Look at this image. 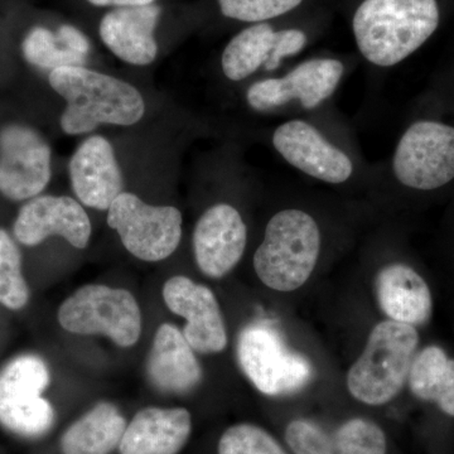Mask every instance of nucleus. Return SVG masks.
<instances>
[{"instance_id": "nucleus-7", "label": "nucleus", "mask_w": 454, "mask_h": 454, "mask_svg": "<svg viewBox=\"0 0 454 454\" xmlns=\"http://www.w3.org/2000/svg\"><path fill=\"white\" fill-rule=\"evenodd\" d=\"M389 172L399 186L411 191H435L454 181V125L437 119L411 121L397 139L389 164L376 168Z\"/></svg>"}, {"instance_id": "nucleus-17", "label": "nucleus", "mask_w": 454, "mask_h": 454, "mask_svg": "<svg viewBox=\"0 0 454 454\" xmlns=\"http://www.w3.org/2000/svg\"><path fill=\"white\" fill-rule=\"evenodd\" d=\"M162 8L149 4L113 8L98 25V35L107 50L125 64L148 66L158 55L154 32Z\"/></svg>"}, {"instance_id": "nucleus-22", "label": "nucleus", "mask_w": 454, "mask_h": 454, "mask_svg": "<svg viewBox=\"0 0 454 454\" xmlns=\"http://www.w3.org/2000/svg\"><path fill=\"white\" fill-rule=\"evenodd\" d=\"M121 409L100 402L67 427L59 441L62 454H112L127 428Z\"/></svg>"}, {"instance_id": "nucleus-16", "label": "nucleus", "mask_w": 454, "mask_h": 454, "mask_svg": "<svg viewBox=\"0 0 454 454\" xmlns=\"http://www.w3.org/2000/svg\"><path fill=\"white\" fill-rule=\"evenodd\" d=\"M68 172L74 195L86 207L107 211L124 192L121 166L112 143L104 137L83 140L71 157Z\"/></svg>"}, {"instance_id": "nucleus-1", "label": "nucleus", "mask_w": 454, "mask_h": 454, "mask_svg": "<svg viewBox=\"0 0 454 454\" xmlns=\"http://www.w3.org/2000/svg\"><path fill=\"white\" fill-rule=\"evenodd\" d=\"M358 56L387 70L422 49L438 31L439 0H336Z\"/></svg>"}, {"instance_id": "nucleus-9", "label": "nucleus", "mask_w": 454, "mask_h": 454, "mask_svg": "<svg viewBox=\"0 0 454 454\" xmlns=\"http://www.w3.org/2000/svg\"><path fill=\"white\" fill-rule=\"evenodd\" d=\"M236 349L245 376L264 395L295 393L315 376L309 358L289 348L276 328L262 322L241 331Z\"/></svg>"}, {"instance_id": "nucleus-20", "label": "nucleus", "mask_w": 454, "mask_h": 454, "mask_svg": "<svg viewBox=\"0 0 454 454\" xmlns=\"http://www.w3.org/2000/svg\"><path fill=\"white\" fill-rule=\"evenodd\" d=\"M192 433V417L184 408L148 406L127 424L121 454H178Z\"/></svg>"}, {"instance_id": "nucleus-13", "label": "nucleus", "mask_w": 454, "mask_h": 454, "mask_svg": "<svg viewBox=\"0 0 454 454\" xmlns=\"http://www.w3.org/2000/svg\"><path fill=\"white\" fill-rule=\"evenodd\" d=\"M170 312L186 319L182 333L199 354H219L226 348L227 333L219 301L208 286L184 276L169 278L162 289Z\"/></svg>"}, {"instance_id": "nucleus-24", "label": "nucleus", "mask_w": 454, "mask_h": 454, "mask_svg": "<svg viewBox=\"0 0 454 454\" xmlns=\"http://www.w3.org/2000/svg\"><path fill=\"white\" fill-rule=\"evenodd\" d=\"M409 389L417 399L434 403L454 418V358L438 345L417 352L408 375Z\"/></svg>"}, {"instance_id": "nucleus-12", "label": "nucleus", "mask_w": 454, "mask_h": 454, "mask_svg": "<svg viewBox=\"0 0 454 454\" xmlns=\"http://www.w3.org/2000/svg\"><path fill=\"white\" fill-rule=\"evenodd\" d=\"M52 153L46 139L25 125L0 131V193L12 201L40 195L50 184Z\"/></svg>"}, {"instance_id": "nucleus-19", "label": "nucleus", "mask_w": 454, "mask_h": 454, "mask_svg": "<svg viewBox=\"0 0 454 454\" xmlns=\"http://www.w3.org/2000/svg\"><path fill=\"white\" fill-rule=\"evenodd\" d=\"M195 352L178 327L160 325L146 360V376L152 387L168 395L195 390L203 376Z\"/></svg>"}, {"instance_id": "nucleus-3", "label": "nucleus", "mask_w": 454, "mask_h": 454, "mask_svg": "<svg viewBox=\"0 0 454 454\" xmlns=\"http://www.w3.org/2000/svg\"><path fill=\"white\" fill-rule=\"evenodd\" d=\"M270 143L293 169L330 186H345L373 169L364 163L343 130L321 116H295L279 122L271 131Z\"/></svg>"}, {"instance_id": "nucleus-25", "label": "nucleus", "mask_w": 454, "mask_h": 454, "mask_svg": "<svg viewBox=\"0 0 454 454\" xmlns=\"http://www.w3.org/2000/svg\"><path fill=\"white\" fill-rule=\"evenodd\" d=\"M221 17L241 26L278 22L336 7V0H214Z\"/></svg>"}, {"instance_id": "nucleus-14", "label": "nucleus", "mask_w": 454, "mask_h": 454, "mask_svg": "<svg viewBox=\"0 0 454 454\" xmlns=\"http://www.w3.org/2000/svg\"><path fill=\"white\" fill-rule=\"evenodd\" d=\"M247 245V223L231 203H214L197 220L193 255L203 276L220 279L231 273L243 259Z\"/></svg>"}, {"instance_id": "nucleus-10", "label": "nucleus", "mask_w": 454, "mask_h": 454, "mask_svg": "<svg viewBox=\"0 0 454 454\" xmlns=\"http://www.w3.org/2000/svg\"><path fill=\"white\" fill-rule=\"evenodd\" d=\"M51 384L47 364L35 355H20L0 372V424L25 438H41L52 429L56 414L43 396Z\"/></svg>"}, {"instance_id": "nucleus-2", "label": "nucleus", "mask_w": 454, "mask_h": 454, "mask_svg": "<svg viewBox=\"0 0 454 454\" xmlns=\"http://www.w3.org/2000/svg\"><path fill=\"white\" fill-rule=\"evenodd\" d=\"M49 82L65 98L59 122L68 136H82L104 124L131 127L145 116V103L139 90L118 77L85 66H67L51 71Z\"/></svg>"}, {"instance_id": "nucleus-27", "label": "nucleus", "mask_w": 454, "mask_h": 454, "mask_svg": "<svg viewBox=\"0 0 454 454\" xmlns=\"http://www.w3.org/2000/svg\"><path fill=\"white\" fill-rule=\"evenodd\" d=\"M29 301V288L22 273V256L13 239L0 229V304L20 310Z\"/></svg>"}, {"instance_id": "nucleus-21", "label": "nucleus", "mask_w": 454, "mask_h": 454, "mask_svg": "<svg viewBox=\"0 0 454 454\" xmlns=\"http://www.w3.org/2000/svg\"><path fill=\"white\" fill-rule=\"evenodd\" d=\"M379 306L391 321L420 327L433 315L432 292L427 280L405 262H390L375 278Z\"/></svg>"}, {"instance_id": "nucleus-23", "label": "nucleus", "mask_w": 454, "mask_h": 454, "mask_svg": "<svg viewBox=\"0 0 454 454\" xmlns=\"http://www.w3.org/2000/svg\"><path fill=\"white\" fill-rule=\"evenodd\" d=\"M278 22L244 26L232 35L221 53V71L229 82H241L264 70L269 73L276 51Z\"/></svg>"}, {"instance_id": "nucleus-6", "label": "nucleus", "mask_w": 454, "mask_h": 454, "mask_svg": "<svg viewBox=\"0 0 454 454\" xmlns=\"http://www.w3.org/2000/svg\"><path fill=\"white\" fill-rule=\"evenodd\" d=\"M348 67L342 57H310L282 74L250 83L245 100L255 113L318 112L336 94Z\"/></svg>"}, {"instance_id": "nucleus-29", "label": "nucleus", "mask_w": 454, "mask_h": 454, "mask_svg": "<svg viewBox=\"0 0 454 454\" xmlns=\"http://www.w3.org/2000/svg\"><path fill=\"white\" fill-rule=\"evenodd\" d=\"M56 35L59 42L68 50L88 57L91 46L88 37L79 28L73 25H62L57 28Z\"/></svg>"}, {"instance_id": "nucleus-28", "label": "nucleus", "mask_w": 454, "mask_h": 454, "mask_svg": "<svg viewBox=\"0 0 454 454\" xmlns=\"http://www.w3.org/2000/svg\"><path fill=\"white\" fill-rule=\"evenodd\" d=\"M219 454H286L276 438L254 424H236L221 435Z\"/></svg>"}, {"instance_id": "nucleus-5", "label": "nucleus", "mask_w": 454, "mask_h": 454, "mask_svg": "<svg viewBox=\"0 0 454 454\" xmlns=\"http://www.w3.org/2000/svg\"><path fill=\"white\" fill-rule=\"evenodd\" d=\"M419 346L413 325L382 321L348 373L351 395L367 405H384L402 391Z\"/></svg>"}, {"instance_id": "nucleus-8", "label": "nucleus", "mask_w": 454, "mask_h": 454, "mask_svg": "<svg viewBox=\"0 0 454 454\" xmlns=\"http://www.w3.org/2000/svg\"><path fill=\"white\" fill-rule=\"evenodd\" d=\"M59 324L79 336H106L121 348L137 345L143 316L133 293L106 284H86L66 298L57 312Z\"/></svg>"}, {"instance_id": "nucleus-4", "label": "nucleus", "mask_w": 454, "mask_h": 454, "mask_svg": "<svg viewBox=\"0 0 454 454\" xmlns=\"http://www.w3.org/2000/svg\"><path fill=\"white\" fill-rule=\"evenodd\" d=\"M324 247L321 225L310 212L286 207L269 219L253 265L260 282L278 292L301 288L312 276Z\"/></svg>"}, {"instance_id": "nucleus-30", "label": "nucleus", "mask_w": 454, "mask_h": 454, "mask_svg": "<svg viewBox=\"0 0 454 454\" xmlns=\"http://www.w3.org/2000/svg\"><path fill=\"white\" fill-rule=\"evenodd\" d=\"M86 2L95 5V7H109L113 9L154 4L155 0H86Z\"/></svg>"}, {"instance_id": "nucleus-26", "label": "nucleus", "mask_w": 454, "mask_h": 454, "mask_svg": "<svg viewBox=\"0 0 454 454\" xmlns=\"http://www.w3.org/2000/svg\"><path fill=\"white\" fill-rule=\"evenodd\" d=\"M22 51L29 64L51 71L67 66H85L88 59V57L65 47L57 38L56 32L41 26L27 33Z\"/></svg>"}, {"instance_id": "nucleus-11", "label": "nucleus", "mask_w": 454, "mask_h": 454, "mask_svg": "<svg viewBox=\"0 0 454 454\" xmlns=\"http://www.w3.org/2000/svg\"><path fill=\"white\" fill-rule=\"evenodd\" d=\"M106 220L127 252L142 262H162L181 244L184 217L173 206L149 205L134 193L122 192L107 210Z\"/></svg>"}, {"instance_id": "nucleus-15", "label": "nucleus", "mask_w": 454, "mask_h": 454, "mask_svg": "<svg viewBox=\"0 0 454 454\" xmlns=\"http://www.w3.org/2000/svg\"><path fill=\"white\" fill-rule=\"evenodd\" d=\"M88 212L73 197L37 196L26 203L14 223L20 244L35 247L51 236L65 239L74 249H85L91 239Z\"/></svg>"}, {"instance_id": "nucleus-18", "label": "nucleus", "mask_w": 454, "mask_h": 454, "mask_svg": "<svg viewBox=\"0 0 454 454\" xmlns=\"http://www.w3.org/2000/svg\"><path fill=\"white\" fill-rule=\"evenodd\" d=\"M286 441L294 454H385L387 438L378 424L355 418L325 432L306 419L293 420L286 429Z\"/></svg>"}]
</instances>
